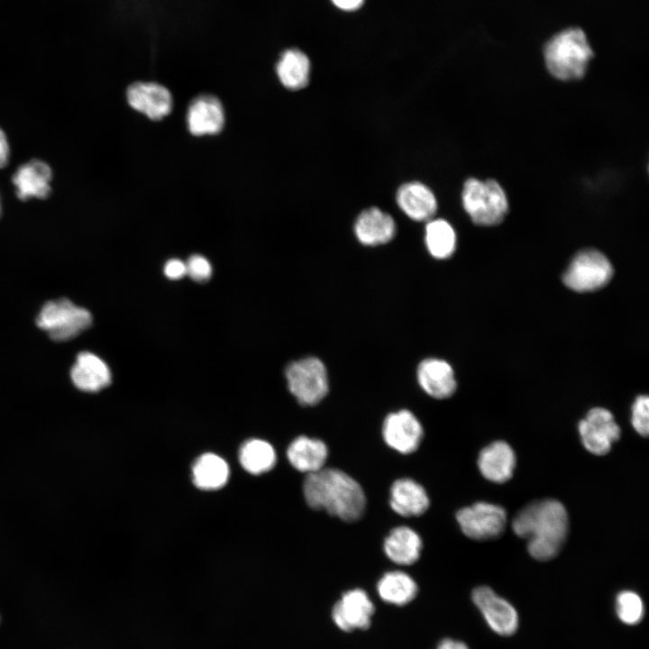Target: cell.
I'll return each mask as SVG.
<instances>
[{
  "instance_id": "6da1fadb",
  "label": "cell",
  "mask_w": 649,
  "mask_h": 649,
  "mask_svg": "<svg viewBox=\"0 0 649 649\" xmlns=\"http://www.w3.org/2000/svg\"><path fill=\"white\" fill-rule=\"evenodd\" d=\"M515 534L527 541L530 555L538 561L554 558L565 542L569 519L566 508L553 498L533 501L515 516Z\"/></svg>"
},
{
  "instance_id": "7a4b0ae2",
  "label": "cell",
  "mask_w": 649,
  "mask_h": 649,
  "mask_svg": "<svg viewBox=\"0 0 649 649\" xmlns=\"http://www.w3.org/2000/svg\"><path fill=\"white\" fill-rule=\"evenodd\" d=\"M307 505L315 510H325L346 522L361 518L366 498L361 485L344 471L323 468L307 474L303 485Z\"/></svg>"
},
{
  "instance_id": "3957f363",
  "label": "cell",
  "mask_w": 649,
  "mask_h": 649,
  "mask_svg": "<svg viewBox=\"0 0 649 649\" xmlns=\"http://www.w3.org/2000/svg\"><path fill=\"white\" fill-rule=\"evenodd\" d=\"M544 54L550 73L562 80L582 78L593 56L584 32L579 28L554 35L546 43Z\"/></svg>"
},
{
  "instance_id": "277c9868",
  "label": "cell",
  "mask_w": 649,
  "mask_h": 649,
  "mask_svg": "<svg viewBox=\"0 0 649 649\" xmlns=\"http://www.w3.org/2000/svg\"><path fill=\"white\" fill-rule=\"evenodd\" d=\"M462 198L465 211L476 224H498L508 209L503 188L493 179H468L463 186Z\"/></svg>"
},
{
  "instance_id": "5b68a950",
  "label": "cell",
  "mask_w": 649,
  "mask_h": 649,
  "mask_svg": "<svg viewBox=\"0 0 649 649\" xmlns=\"http://www.w3.org/2000/svg\"><path fill=\"white\" fill-rule=\"evenodd\" d=\"M38 326L54 341L71 340L92 324L90 312L67 298L46 303L37 316Z\"/></svg>"
},
{
  "instance_id": "8992f818",
  "label": "cell",
  "mask_w": 649,
  "mask_h": 649,
  "mask_svg": "<svg viewBox=\"0 0 649 649\" xmlns=\"http://www.w3.org/2000/svg\"><path fill=\"white\" fill-rule=\"evenodd\" d=\"M285 375L289 391L301 405H315L328 392L326 368L316 357H306L291 362Z\"/></svg>"
},
{
  "instance_id": "52a82bcc",
  "label": "cell",
  "mask_w": 649,
  "mask_h": 649,
  "mask_svg": "<svg viewBox=\"0 0 649 649\" xmlns=\"http://www.w3.org/2000/svg\"><path fill=\"white\" fill-rule=\"evenodd\" d=\"M612 265L596 250L579 252L563 275L564 284L577 292H590L603 288L611 279Z\"/></svg>"
},
{
  "instance_id": "ba28073f",
  "label": "cell",
  "mask_w": 649,
  "mask_h": 649,
  "mask_svg": "<svg viewBox=\"0 0 649 649\" xmlns=\"http://www.w3.org/2000/svg\"><path fill=\"white\" fill-rule=\"evenodd\" d=\"M456 520L469 538L489 540L504 532L507 512L501 506L480 501L460 509L456 513Z\"/></svg>"
},
{
  "instance_id": "9c48e42d",
  "label": "cell",
  "mask_w": 649,
  "mask_h": 649,
  "mask_svg": "<svg viewBox=\"0 0 649 649\" xmlns=\"http://www.w3.org/2000/svg\"><path fill=\"white\" fill-rule=\"evenodd\" d=\"M471 599L488 626L501 636L513 635L518 629L519 617L515 607L488 586L473 590Z\"/></svg>"
},
{
  "instance_id": "30bf717a",
  "label": "cell",
  "mask_w": 649,
  "mask_h": 649,
  "mask_svg": "<svg viewBox=\"0 0 649 649\" xmlns=\"http://www.w3.org/2000/svg\"><path fill=\"white\" fill-rule=\"evenodd\" d=\"M583 446L595 455L607 454L620 437V428L610 411L595 407L579 423Z\"/></svg>"
},
{
  "instance_id": "8fae6325",
  "label": "cell",
  "mask_w": 649,
  "mask_h": 649,
  "mask_svg": "<svg viewBox=\"0 0 649 649\" xmlns=\"http://www.w3.org/2000/svg\"><path fill=\"white\" fill-rule=\"evenodd\" d=\"M374 614V605L361 589L350 590L343 594L332 609L334 624L344 632L367 629Z\"/></svg>"
},
{
  "instance_id": "7c38bea8",
  "label": "cell",
  "mask_w": 649,
  "mask_h": 649,
  "mask_svg": "<svg viewBox=\"0 0 649 649\" xmlns=\"http://www.w3.org/2000/svg\"><path fill=\"white\" fill-rule=\"evenodd\" d=\"M423 434L419 420L406 409L388 414L383 422L384 441L389 447L403 454L411 453L418 448Z\"/></svg>"
},
{
  "instance_id": "4fadbf2b",
  "label": "cell",
  "mask_w": 649,
  "mask_h": 649,
  "mask_svg": "<svg viewBox=\"0 0 649 649\" xmlns=\"http://www.w3.org/2000/svg\"><path fill=\"white\" fill-rule=\"evenodd\" d=\"M128 104L151 120H160L172 110L173 99L169 89L156 82H134L126 91Z\"/></svg>"
},
{
  "instance_id": "5bb4252c",
  "label": "cell",
  "mask_w": 649,
  "mask_h": 649,
  "mask_svg": "<svg viewBox=\"0 0 649 649\" xmlns=\"http://www.w3.org/2000/svg\"><path fill=\"white\" fill-rule=\"evenodd\" d=\"M187 123L195 136L216 134L224 125V111L220 100L212 95H200L188 105Z\"/></svg>"
},
{
  "instance_id": "9a60e30c",
  "label": "cell",
  "mask_w": 649,
  "mask_h": 649,
  "mask_svg": "<svg viewBox=\"0 0 649 649\" xmlns=\"http://www.w3.org/2000/svg\"><path fill=\"white\" fill-rule=\"evenodd\" d=\"M417 381L430 397L442 399L451 397L456 389L454 372L443 360L428 358L417 367Z\"/></svg>"
},
{
  "instance_id": "2e32d148",
  "label": "cell",
  "mask_w": 649,
  "mask_h": 649,
  "mask_svg": "<svg viewBox=\"0 0 649 649\" xmlns=\"http://www.w3.org/2000/svg\"><path fill=\"white\" fill-rule=\"evenodd\" d=\"M478 466L482 476L489 481L504 483L513 476L516 455L508 443L496 441L480 451Z\"/></svg>"
},
{
  "instance_id": "e0dca14e",
  "label": "cell",
  "mask_w": 649,
  "mask_h": 649,
  "mask_svg": "<svg viewBox=\"0 0 649 649\" xmlns=\"http://www.w3.org/2000/svg\"><path fill=\"white\" fill-rule=\"evenodd\" d=\"M70 377L77 388L92 393L106 388L112 379L107 364L89 352H80L77 356Z\"/></svg>"
},
{
  "instance_id": "ac0fdd59",
  "label": "cell",
  "mask_w": 649,
  "mask_h": 649,
  "mask_svg": "<svg viewBox=\"0 0 649 649\" xmlns=\"http://www.w3.org/2000/svg\"><path fill=\"white\" fill-rule=\"evenodd\" d=\"M354 233L359 242L364 245L384 244L395 236L396 224L388 214L377 207H370L357 217Z\"/></svg>"
},
{
  "instance_id": "d6986e66",
  "label": "cell",
  "mask_w": 649,
  "mask_h": 649,
  "mask_svg": "<svg viewBox=\"0 0 649 649\" xmlns=\"http://www.w3.org/2000/svg\"><path fill=\"white\" fill-rule=\"evenodd\" d=\"M50 168L38 160L20 166L13 176L16 195L21 200L47 197L50 192Z\"/></svg>"
},
{
  "instance_id": "ffe728a7",
  "label": "cell",
  "mask_w": 649,
  "mask_h": 649,
  "mask_svg": "<svg viewBox=\"0 0 649 649\" xmlns=\"http://www.w3.org/2000/svg\"><path fill=\"white\" fill-rule=\"evenodd\" d=\"M397 202L401 210L415 221L430 220L436 212L434 193L420 182H408L399 187Z\"/></svg>"
},
{
  "instance_id": "44dd1931",
  "label": "cell",
  "mask_w": 649,
  "mask_h": 649,
  "mask_svg": "<svg viewBox=\"0 0 649 649\" xmlns=\"http://www.w3.org/2000/svg\"><path fill=\"white\" fill-rule=\"evenodd\" d=\"M390 507L402 516H417L424 514L429 507V498L425 489L416 481L398 479L390 488Z\"/></svg>"
},
{
  "instance_id": "7402d4cb",
  "label": "cell",
  "mask_w": 649,
  "mask_h": 649,
  "mask_svg": "<svg viewBox=\"0 0 649 649\" xmlns=\"http://www.w3.org/2000/svg\"><path fill=\"white\" fill-rule=\"evenodd\" d=\"M328 455L325 443L307 436L297 437L288 447L287 457L297 471L311 474L324 468Z\"/></svg>"
},
{
  "instance_id": "603a6c76",
  "label": "cell",
  "mask_w": 649,
  "mask_h": 649,
  "mask_svg": "<svg viewBox=\"0 0 649 649\" xmlns=\"http://www.w3.org/2000/svg\"><path fill=\"white\" fill-rule=\"evenodd\" d=\"M383 547L386 555L393 562L410 565L419 559L422 540L412 528L401 526L390 531L385 538Z\"/></svg>"
},
{
  "instance_id": "cb8c5ba5",
  "label": "cell",
  "mask_w": 649,
  "mask_h": 649,
  "mask_svg": "<svg viewBox=\"0 0 649 649\" xmlns=\"http://www.w3.org/2000/svg\"><path fill=\"white\" fill-rule=\"evenodd\" d=\"M230 470L227 462L219 455L207 452L199 456L192 467L195 486L204 490H215L228 481Z\"/></svg>"
},
{
  "instance_id": "d4e9b609",
  "label": "cell",
  "mask_w": 649,
  "mask_h": 649,
  "mask_svg": "<svg viewBox=\"0 0 649 649\" xmlns=\"http://www.w3.org/2000/svg\"><path fill=\"white\" fill-rule=\"evenodd\" d=\"M276 72L285 87L298 90L309 82L310 61L301 50L288 49L280 55L276 64Z\"/></svg>"
},
{
  "instance_id": "484cf974",
  "label": "cell",
  "mask_w": 649,
  "mask_h": 649,
  "mask_svg": "<svg viewBox=\"0 0 649 649\" xmlns=\"http://www.w3.org/2000/svg\"><path fill=\"white\" fill-rule=\"evenodd\" d=\"M379 598L389 604L404 606L413 600L418 591L411 576L401 571L385 573L377 584Z\"/></svg>"
},
{
  "instance_id": "4316f807",
  "label": "cell",
  "mask_w": 649,
  "mask_h": 649,
  "mask_svg": "<svg viewBox=\"0 0 649 649\" xmlns=\"http://www.w3.org/2000/svg\"><path fill=\"white\" fill-rule=\"evenodd\" d=\"M239 461L246 471L258 475L273 468L276 462V452L268 442L251 439L241 446Z\"/></svg>"
},
{
  "instance_id": "83f0119b",
  "label": "cell",
  "mask_w": 649,
  "mask_h": 649,
  "mask_svg": "<svg viewBox=\"0 0 649 649\" xmlns=\"http://www.w3.org/2000/svg\"><path fill=\"white\" fill-rule=\"evenodd\" d=\"M425 245L436 259L449 258L456 246V235L452 225L443 219H434L425 226Z\"/></svg>"
},
{
  "instance_id": "f1b7e54d",
  "label": "cell",
  "mask_w": 649,
  "mask_h": 649,
  "mask_svg": "<svg viewBox=\"0 0 649 649\" xmlns=\"http://www.w3.org/2000/svg\"><path fill=\"white\" fill-rule=\"evenodd\" d=\"M615 611L617 618L625 625L635 626L640 623L644 615V604L635 591L622 590L615 599Z\"/></svg>"
},
{
  "instance_id": "f546056e",
  "label": "cell",
  "mask_w": 649,
  "mask_h": 649,
  "mask_svg": "<svg viewBox=\"0 0 649 649\" xmlns=\"http://www.w3.org/2000/svg\"><path fill=\"white\" fill-rule=\"evenodd\" d=\"M632 425L642 436L649 433V399L646 395L636 398L632 407Z\"/></svg>"
},
{
  "instance_id": "4dcf8cb0",
  "label": "cell",
  "mask_w": 649,
  "mask_h": 649,
  "mask_svg": "<svg viewBox=\"0 0 649 649\" xmlns=\"http://www.w3.org/2000/svg\"><path fill=\"white\" fill-rule=\"evenodd\" d=\"M187 275L193 280L205 282L208 280L212 275V266L210 262L201 255H192L186 262Z\"/></svg>"
},
{
  "instance_id": "1f68e13d",
  "label": "cell",
  "mask_w": 649,
  "mask_h": 649,
  "mask_svg": "<svg viewBox=\"0 0 649 649\" xmlns=\"http://www.w3.org/2000/svg\"><path fill=\"white\" fill-rule=\"evenodd\" d=\"M164 274L169 279H179L187 275L186 263L178 259H171L164 266Z\"/></svg>"
},
{
  "instance_id": "d6a6232c",
  "label": "cell",
  "mask_w": 649,
  "mask_h": 649,
  "mask_svg": "<svg viewBox=\"0 0 649 649\" xmlns=\"http://www.w3.org/2000/svg\"><path fill=\"white\" fill-rule=\"evenodd\" d=\"M436 649H470V648L462 641L452 639V638H444L439 642L438 645L436 646Z\"/></svg>"
},
{
  "instance_id": "836d02e7",
  "label": "cell",
  "mask_w": 649,
  "mask_h": 649,
  "mask_svg": "<svg viewBox=\"0 0 649 649\" xmlns=\"http://www.w3.org/2000/svg\"><path fill=\"white\" fill-rule=\"evenodd\" d=\"M9 158V146L5 134L0 129V168L6 165Z\"/></svg>"
},
{
  "instance_id": "e575fe53",
  "label": "cell",
  "mask_w": 649,
  "mask_h": 649,
  "mask_svg": "<svg viewBox=\"0 0 649 649\" xmlns=\"http://www.w3.org/2000/svg\"><path fill=\"white\" fill-rule=\"evenodd\" d=\"M334 5L344 11H354L361 7L364 0H332Z\"/></svg>"
}]
</instances>
